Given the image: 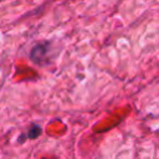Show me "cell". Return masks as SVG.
<instances>
[{
    "label": "cell",
    "instance_id": "6da1fadb",
    "mask_svg": "<svg viewBox=\"0 0 159 159\" xmlns=\"http://www.w3.org/2000/svg\"><path fill=\"white\" fill-rule=\"evenodd\" d=\"M50 50H51V43L50 42H40L37 45H35L30 52V58L32 60V62L37 63V65H46L48 63V55H50Z\"/></svg>",
    "mask_w": 159,
    "mask_h": 159
},
{
    "label": "cell",
    "instance_id": "7a4b0ae2",
    "mask_svg": "<svg viewBox=\"0 0 159 159\" xmlns=\"http://www.w3.org/2000/svg\"><path fill=\"white\" fill-rule=\"evenodd\" d=\"M41 133H42L41 125H39V124H36V123H31L30 127H29V129H27V133L20 135L19 140L22 139V138H26V139H36Z\"/></svg>",
    "mask_w": 159,
    "mask_h": 159
},
{
    "label": "cell",
    "instance_id": "3957f363",
    "mask_svg": "<svg viewBox=\"0 0 159 159\" xmlns=\"http://www.w3.org/2000/svg\"><path fill=\"white\" fill-rule=\"evenodd\" d=\"M0 1H1V0H0Z\"/></svg>",
    "mask_w": 159,
    "mask_h": 159
}]
</instances>
